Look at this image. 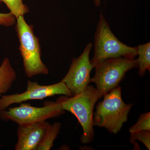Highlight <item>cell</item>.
I'll return each mask as SVG.
<instances>
[{
	"label": "cell",
	"mask_w": 150,
	"mask_h": 150,
	"mask_svg": "<svg viewBox=\"0 0 150 150\" xmlns=\"http://www.w3.org/2000/svg\"><path fill=\"white\" fill-rule=\"evenodd\" d=\"M99 99L96 88L88 85L82 92L72 96H62L56 100L61 105L64 110L71 112L77 118L82 128L83 134L80 139L82 144L93 142L95 136L93 110Z\"/></svg>",
	"instance_id": "1"
},
{
	"label": "cell",
	"mask_w": 150,
	"mask_h": 150,
	"mask_svg": "<svg viewBox=\"0 0 150 150\" xmlns=\"http://www.w3.org/2000/svg\"><path fill=\"white\" fill-rule=\"evenodd\" d=\"M103 97V100L98 103L93 112V126L103 128L111 134H117L128 121L133 104L124 103L119 86Z\"/></svg>",
	"instance_id": "2"
},
{
	"label": "cell",
	"mask_w": 150,
	"mask_h": 150,
	"mask_svg": "<svg viewBox=\"0 0 150 150\" xmlns=\"http://www.w3.org/2000/svg\"><path fill=\"white\" fill-rule=\"evenodd\" d=\"M16 30L26 76L31 78L38 75H48L49 70L41 59L39 38L34 34L33 26L27 23L24 16H20L17 18Z\"/></svg>",
	"instance_id": "3"
},
{
	"label": "cell",
	"mask_w": 150,
	"mask_h": 150,
	"mask_svg": "<svg viewBox=\"0 0 150 150\" xmlns=\"http://www.w3.org/2000/svg\"><path fill=\"white\" fill-rule=\"evenodd\" d=\"M137 56V47H130L118 40L100 14L95 33L93 56L90 60L94 68L105 59L122 57L134 59Z\"/></svg>",
	"instance_id": "4"
},
{
	"label": "cell",
	"mask_w": 150,
	"mask_h": 150,
	"mask_svg": "<svg viewBox=\"0 0 150 150\" xmlns=\"http://www.w3.org/2000/svg\"><path fill=\"white\" fill-rule=\"evenodd\" d=\"M138 67L137 59L123 57L105 59L97 64L91 82L96 85L100 99L119 86L128 71Z\"/></svg>",
	"instance_id": "5"
},
{
	"label": "cell",
	"mask_w": 150,
	"mask_h": 150,
	"mask_svg": "<svg viewBox=\"0 0 150 150\" xmlns=\"http://www.w3.org/2000/svg\"><path fill=\"white\" fill-rule=\"evenodd\" d=\"M65 111L61 105L56 101H46L40 107L21 103L17 107L0 111V118L4 121H12L18 125H25L59 117L64 114Z\"/></svg>",
	"instance_id": "6"
},
{
	"label": "cell",
	"mask_w": 150,
	"mask_h": 150,
	"mask_svg": "<svg viewBox=\"0 0 150 150\" xmlns=\"http://www.w3.org/2000/svg\"><path fill=\"white\" fill-rule=\"evenodd\" d=\"M58 95L68 96H73L70 90L62 81L54 84L42 85L36 81H29L27 82L25 91L21 93L4 95L0 97V111L16 103H21L29 100H43Z\"/></svg>",
	"instance_id": "7"
},
{
	"label": "cell",
	"mask_w": 150,
	"mask_h": 150,
	"mask_svg": "<svg viewBox=\"0 0 150 150\" xmlns=\"http://www.w3.org/2000/svg\"><path fill=\"white\" fill-rule=\"evenodd\" d=\"M92 46L91 43L87 44L80 56L73 59L69 69L62 80L73 96L83 91L91 83V73L94 68L90 60Z\"/></svg>",
	"instance_id": "8"
},
{
	"label": "cell",
	"mask_w": 150,
	"mask_h": 150,
	"mask_svg": "<svg viewBox=\"0 0 150 150\" xmlns=\"http://www.w3.org/2000/svg\"><path fill=\"white\" fill-rule=\"evenodd\" d=\"M50 123L46 121L18 127V140L15 150H36Z\"/></svg>",
	"instance_id": "9"
},
{
	"label": "cell",
	"mask_w": 150,
	"mask_h": 150,
	"mask_svg": "<svg viewBox=\"0 0 150 150\" xmlns=\"http://www.w3.org/2000/svg\"><path fill=\"white\" fill-rule=\"evenodd\" d=\"M16 78V73L9 59L5 58L0 66V97L10 89Z\"/></svg>",
	"instance_id": "10"
},
{
	"label": "cell",
	"mask_w": 150,
	"mask_h": 150,
	"mask_svg": "<svg viewBox=\"0 0 150 150\" xmlns=\"http://www.w3.org/2000/svg\"><path fill=\"white\" fill-rule=\"evenodd\" d=\"M137 59L139 74L140 77L144 76L146 71L150 72V43L148 42L143 45H139L137 47Z\"/></svg>",
	"instance_id": "11"
},
{
	"label": "cell",
	"mask_w": 150,
	"mask_h": 150,
	"mask_svg": "<svg viewBox=\"0 0 150 150\" xmlns=\"http://www.w3.org/2000/svg\"><path fill=\"white\" fill-rule=\"evenodd\" d=\"M61 126L62 124L60 122H56L52 125L50 124L46 129L43 139L36 150L51 149L54 146V141L60 132Z\"/></svg>",
	"instance_id": "12"
},
{
	"label": "cell",
	"mask_w": 150,
	"mask_h": 150,
	"mask_svg": "<svg viewBox=\"0 0 150 150\" xmlns=\"http://www.w3.org/2000/svg\"><path fill=\"white\" fill-rule=\"evenodd\" d=\"M2 3L5 4L10 10V13L17 18L19 16H23L29 12L28 7L23 0H0V6Z\"/></svg>",
	"instance_id": "13"
},
{
	"label": "cell",
	"mask_w": 150,
	"mask_h": 150,
	"mask_svg": "<svg viewBox=\"0 0 150 150\" xmlns=\"http://www.w3.org/2000/svg\"><path fill=\"white\" fill-rule=\"evenodd\" d=\"M130 133L140 131H150V112L140 115L136 123L129 129Z\"/></svg>",
	"instance_id": "14"
},
{
	"label": "cell",
	"mask_w": 150,
	"mask_h": 150,
	"mask_svg": "<svg viewBox=\"0 0 150 150\" xmlns=\"http://www.w3.org/2000/svg\"><path fill=\"white\" fill-rule=\"evenodd\" d=\"M130 134L129 141L131 144H134L137 140L142 142L148 149L150 150V131H140Z\"/></svg>",
	"instance_id": "15"
},
{
	"label": "cell",
	"mask_w": 150,
	"mask_h": 150,
	"mask_svg": "<svg viewBox=\"0 0 150 150\" xmlns=\"http://www.w3.org/2000/svg\"><path fill=\"white\" fill-rule=\"evenodd\" d=\"M17 18L12 14L0 13V25L11 27L16 24Z\"/></svg>",
	"instance_id": "16"
},
{
	"label": "cell",
	"mask_w": 150,
	"mask_h": 150,
	"mask_svg": "<svg viewBox=\"0 0 150 150\" xmlns=\"http://www.w3.org/2000/svg\"><path fill=\"white\" fill-rule=\"evenodd\" d=\"M94 2L96 6L98 7L100 6V0H94Z\"/></svg>",
	"instance_id": "17"
},
{
	"label": "cell",
	"mask_w": 150,
	"mask_h": 150,
	"mask_svg": "<svg viewBox=\"0 0 150 150\" xmlns=\"http://www.w3.org/2000/svg\"><path fill=\"white\" fill-rule=\"evenodd\" d=\"M1 146H2L1 145H0V147Z\"/></svg>",
	"instance_id": "18"
}]
</instances>
